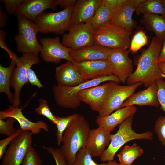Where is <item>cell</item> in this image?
Segmentation results:
<instances>
[{"label":"cell","instance_id":"2","mask_svg":"<svg viewBox=\"0 0 165 165\" xmlns=\"http://www.w3.org/2000/svg\"><path fill=\"white\" fill-rule=\"evenodd\" d=\"M89 123L82 115L76 114L63 134L61 149L68 165L75 162L81 149L86 148L90 130Z\"/></svg>","mask_w":165,"mask_h":165},{"label":"cell","instance_id":"8","mask_svg":"<svg viewBox=\"0 0 165 165\" xmlns=\"http://www.w3.org/2000/svg\"><path fill=\"white\" fill-rule=\"evenodd\" d=\"M38 55L32 53H24L16 64L11 80L10 86L14 91L13 105L19 106L21 103L20 94L23 87L28 82L27 70L39 63Z\"/></svg>","mask_w":165,"mask_h":165},{"label":"cell","instance_id":"36","mask_svg":"<svg viewBox=\"0 0 165 165\" xmlns=\"http://www.w3.org/2000/svg\"><path fill=\"white\" fill-rule=\"evenodd\" d=\"M154 130L159 141L165 146V116L158 118L155 122Z\"/></svg>","mask_w":165,"mask_h":165},{"label":"cell","instance_id":"6","mask_svg":"<svg viewBox=\"0 0 165 165\" xmlns=\"http://www.w3.org/2000/svg\"><path fill=\"white\" fill-rule=\"evenodd\" d=\"M74 6L68 7L57 12H43L39 15L34 21L38 32L57 35L64 34L71 25Z\"/></svg>","mask_w":165,"mask_h":165},{"label":"cell","instance_id":"9","mask_svg":"<svg viewBox=\"0 0 165 165\" xmlns=\"http://www.w3.org/2000/svg\"><path fill=\"white\" fill-rule=\"evenodd\" d=\"M110 88L107 100L101 111L99 116H105L111 114L120 108L123 103L140 86L138 82L131 85L121 86L114 81H109Z\"/></svg>","mask_w":165,"mask_h":165},{"label":"cell","instance_id":"3","mask_svg":"<svg viewBox=\"0 0 165 165\" xmlns=\"http://www.w3.org/2000/svg\"><path fill=\"white\" fill-rule=\"evenodd\" d=\"M111 81L119 83L121 82L116 76L112 75L88 80L73 86L55 85L53 88L54 97L56 104L60 107L66 109H75L81 105V101L77 96L79 92L98 86L102 82Z\"/></svg>","mask_w":165,"mask_h":165},{"label":"cell","instance_id":"17","mask_svg":"<svg viewBox=\"0 0 165 165\" xmlns=\"http://www.w3.org/2000/svg\"><path fill=\"white\" fill-rule=\"evenodd\" d=\"M145 0H126L115 10L109 22L132 31L136 27V23L132 18L133 13Z\"/></svg>","mask_w":165,"mask_h":165},{"label":"cell","instance_id":"25","mask_svg":"<svg viewBox=\"0 0 165 165\" xmlns=\"http://www.w3.org/2000/svg\"><path fill=\"white\" fill-rule=\"evenodd\" d=\"M147 30L154 32L156 37L162 42L165 37V16L155 14L143 15L140 20Z\"/></svg>","mask_w":165,"mask_h":165},{"label":"cell","instance_id":"18","mask_svg":"<svg viewBox=\"0 0 165 165\" xmlns=\"http://www.w3.org/2000/svg\"><path fill=\"white\" fill-rule=\"evenodd\" d=\"M102 0H77L74 6L71 25L90 22Z\"/></svg>","mask_w":165,"mask_h":165},{"label":"cell","instance_id":"35","mask_svg":"<svg viewBox=\"0 0 165 165\" xmlns=\"http://www.w3.org/2000/svg\"><path fill=\"white\" fill-rule=\"evenodd\" d=\"M41 159L35 148L32 145L29 148L22 165H41Z\"/></svg>","mask_w":165,"mask_h":165},{"label":"cell","instance_id":"34","mask_svg":"<svg viewBox=\"0 0 165 165\" xmlns=\"http://www.w3.org/2000/svg\"><path fill=\"white\" fill-rule=\"evenodd\" d=\"M6 119L5 121L0 119V134L9 136L14 133L16 130L14 127L16 120L12 117H8Z\"/></svg>","mask_w":165,"mask_h":165},{"label":"cell","instance_id":"13","mask_svg":"<svg viewBox=\"0 0 165 165\" xmlns=\"http://www.w3.org/2000/svg\"><path fill=\"white\" fill-rule=\"evenodd\" d=\"M129 51L124 49H112L107 60L112 69L113 74L123 83L133 72V62L129 57Z\"/></svg>","mask_w":165,"mask_h":165},{"label":"cell","instance_id":"43","mask_svg":"<svg viewBox=\"0 0 165 165\" xmlns=\"http://www.w3.org/2000/svg\"><path fill=\"white\" fill-rule=\"evenodd\" d=\"M77 0H57L58 6H60L65 9L68 7L74 6L75 5Z\"/></svg>","mask_w":165,"mask_h":165},{"label":"cell","instance_id":"26","mask_svg":"<svg viewBox=\"0 0 165 165\" xmlns=\"http://www.w3.org/2000/svg\"><path fill=\"white\" fill-rule=\"evenodd\" d=\"M16 66L15 61L11 60L10 65L8 67L0 65V92L5 93L9 102L13 104L14 95L11 92L10 87L11 78Z\"/></svg>","mask_w":165,"mask_h":165},{"label":"cell","instance_id":"12","mask_svg":"<svg viewBox=\"0 0 165 165\" xmlns=\"http://www.w3.org/2000/svg\"><path fill=\"white\" fill-rule=\"evenodd\" d=\"M40 42L42 47L40 55L44 61L58 64L62 59L74 61L70 54L71 49L64 46L58 36L42 38Z\"/></svg>","mask_w":165,"mask_h":165},{"label":"cell","instance_id":"38","mask_svg":"<svg viewBox=\"0 0 165 165\" xmlns=\"http://www.w3.org/2000/svg\"><path fill=\"white\" fill-rule=\"evenodd\" d=\"M23 132L20 128L18 129L16 132L13 134L8 136L6 138L1 139L0 140V159L3 157L5 152L6 151L8 145L17 136Z\"/></svg>","mask_w":165,"mask_h":165},{"label":"cell","instance_id":"20","mask_svg":"<svg viewBox=\"0 0 165 165\" xmlns=\"http://www.w3.org/2000/svg\"><path fill=\"white\" fill-rule=\"evenodd\" d=\"M58 6L57 0H24L15 14L34 22L37 16L46 9H55Z\"/></svg>","mask_w":165,"mask_h":165},{"label":"cell","instance_id":"29","mask_svg":"<svg viewBox=\"0 0 165 165\" xmlns=\"http://www.w3.org/2000/svg\"><path fill=\"white\" fill-rule=\"evenodd\" d=\"M144 151L135 143L130 146H125L117 155L120 163L125 165H131L134 161L141 156Z\"/></svg>","mask_w":165,"mask_h":165},{"label":"cell","instance_id":"15","mask_svg":"<svg viewBox=\"0 0 165 165\" xmlns=\"http://www.w3.org/2000/svg\"><path fill=\"white\" fill-rule=\"evenodd\" d=\"M110 88L108 82L81 90L77 96L81 102L87 104L92 110L99 112L107 99Z\"/></svg>","mask_w":165,"mask_h":165},{"label":"cell","instance_id":"21","mask_svg":"<svg viewBox=\"0 0 165 165\" xmlns=\"http://www.w3.org/2000/svg\"><path fill=\"white\" fill-rule=\"evenodd\" d=\"M112 135L100 127L90 129L86 148L92 157L101 156L110 144Z\"/></svg>","mask_w":165,"mask_h":165},{"label":"cell","instance_id":"32","mask_svg":"<svg viewBox=\"0 0 165 165\" xmlns=\"http://www.w3.org/2000/svg\"><path fill=\"white\" fill-rule=\"evenodd\" d=\"M76 114H72L64 117L57 116V122L56 125L57 128L56 137L57 145L62 143L63 136L64 131L71 121L76 116Z\"/></svg>","mask_w":165,"mask_h":165},{"label":"cell","instance_id":"42","mask_svg":"<svg viewBox=\"0 0 165 165\" xmlns=\"http://www.w3.org/2000/svg\"><path fill=\"white\" fill-rule=\"evenodd\" d=\"M6 34L5 31L0 29V46L2 48L5 49L8 53L11 60L14 61L16 63L18 61L19 58L17 56L9 50L6 46L4 43V38Z\"/></svg>","mask_w":165,"mask_h":165},{"label":"cell","instance_id":"7","mask_svg":"<svg viewBox=\"0 0 165 165\" xmlns=\"http://www.w3.org/2000/svg\"><path fill=\"white\" fill-rule=\"evenodd\" d=\"M18 34L14 40L17 51L24 53H32L38 55L42 50V46L38 41V32L35 22L22 16H18Z\"/></svg>","mask_w":165,"mask_h":165},{"label":"cell","instance_id":"23","mask_svg":"<svg viewBox=\"0 0 165 165\" xmlns=\"http://www.w3.org/2000/svg\"><path fill=\"white\" fill-rule=\"evenodd\" d=\"M112 49L94 45L78 50H71L70 54L73 61L77 62L106 60Z\"/></svg>","mask_w":165,"mask_h":165},{"label":"cell","instance_id":"16","mask_svg":"<svg viewBox=\"0 0 165 165\" xmlns=\"http://www.w3.org/2000/svg\"><path fill=\"white\" fill-rule=\"evenodd\" d=\"M23 108L12 105L8 108L0 111V119L13 118L18 122L23 131H30L34 134H38L42 130L46 132L49 131L48 126L45 122L40 120L34 122L27 118L22 113Z\"/></svg>","mask_w":165,"mask_h":165},{"label":"cell","instance_id":"40","mask_svg":"<svg viewBox=\"0 0 165 165\" xmlns=\"http://www.w3.org/2000/svg\"><path fill=\"white\" fill-rule=\"evenodd\" d=\"M158 85L157 96L160 109L165 112V81L162 79L156 81Z\"/></svg>","mask_w":165,"mask_h":165},{"label":"cell","instance_id":"49","mask_svg":"<svg viewBox=\"0 0 165 165\" xmlns=\"http://www.w3.org/2000/svg\"><path fill=\"white\" fill-rule=\"evenodd\" d=\"M165 165V164H164V165Z\"/></svg>","mask_w":165,"mask_h":165},{"label":"cell","instance_id":"45","mask_svg":"<svg viewBox=\"0 0 165 165\" xmlns=\"http://www.w3.org/2000/svg\"><path fill=\"white\" fill-rule=\"evenodd\" d=\"M158 63L164 62H165V37L163 40V44L159 55Z\"/></svg>","mask_w":165,"mask_h":165},{"label":"cell","instance_id":"27","mask_svg":"<svg viewBox=\"0 0 165 165\" xmlns=\"http://www.w3.org/2000/svg\"><path fill=\"white\" fill-rule=\"evenodd\" d=\"M116 9L109 5L105 0H102L101 4L97 10L90 21L94 32L101 25L109 22Z\"/></svg>","mask_w":165,"mask_h":165},{"label":"cell","instance_id":"22","mask_svg":"<svg viewBox=\"0 0 165 165\" xmlns=\"http://www.w3.org/2000/svg\"><path fill=\"white\" fill-rule=\"evenodd\" d=\"M157 92L158 85L156 82L146 89L133 93L123 103L119 108L135 105L158 107L160 104Z\"/></svg>","mask_w":165,"mask_h":165},{"label":"cell","instance_id":"14","mask_svg":"<svg viewBox=\"0 0 165 165\" xmlns=\"http://www.w3.org/2000/svg\"><path fill=\"white\" fill-rule=\"evenodd\" d=\"M73 63L83 80H88L113 74L107 60L87 61Z\"/></svg>","mask_w":165,"mask_h":165},{"label":"cell","instance_id":"33","mask_svg":"<svg viewBox=\"0 0 165 165\" xmlns=\"http://www.w3.org/2000/svg\"><path fill=\"white\" fill-rule=\"evenodd\" d=\"M39 105L35 109L36 113L39 115L46 117L53 124L56 125L57 122V117L52 112L47 101L42 98L39 100Z\"/></svg>","mask_w":165,"mask_h":165},{"label":"cell","instance_id":"1","mask_svg":"<svg viewBox=\"0 0 165 165\" xmlns=\"http://www.w3.org/2000/svg\"><path fill=\"white\" fill-rule=\"evenodd\" d=\"M162 46V42L155 36L152 38L148 47L138 57L136 70L126 80L128 85L141 82L147 88L165 78L157 62Z\"/></svg>","mask_w":165,"mask_h":165},{"label":"cell","instance_id":"10","mask_svg":"<svg viewBox=\"0 0 165 165\" xmlns=\"http://www.w3.org/2000/svg\"><path fill=\"white\" fill-rule=\"evenodd\" d=\"M68 31L63 35L61 43L72 50L94 45L90 22L71 25Z\"/></svg>","mask_w":165,"mask_h":165},{"label":"cell","instance_id":"41","mask_svg":"<svg viewBox=\"0 0 165 165\" xmlns=\"http://www.w3.org/2000/svg\"><path fill=\"white\" fill-rule=\"evenodd\" d=\"M27 79L29 82L33 86H37L39 89L43 87V86L38 77L35 71L31 68L27 70Z\"/></svg>","mask_w":165,"mask_h":165},{"label":"cell","instance_id":"4","mask_svg":"<svg viewBox=\"0 0 165 165\" xmlns=\"http://www.w3.org/2000/svg\"><path fill=\"white\" fill-rule=\"evenodd\" d=\"M132 31L122 27L106 23L94 32V45L111 49H127L130 46Z\"/></svg>","mask_w":165,"mask_h":165},{"label":"cell","instance_id":"11","mask_svg":"<svg viewBox=\"0 0 165 165\" xmlns=\"http://www.w3.org/2000/svg\"><path fill=\"white\" fill-rule=\"evenodd\" d=\"M33 134L23 131L9 144L3 156L1 165H21L32 142Z\"/></svg>","mask_w":165,"mask_h":165},{"label":"cell","instance_id":"37","mask_svg":"<svg viewBox=\"0 0 165 165\" xmlns=\"http://www.w3.org/2000/svg\"><path fill=\"white\" fill-rule=\"evenodd\" d=\"M44 148L52 155L55 161L56 165H68L61 148L51 147H44Z\"/></svg>","mask_w":165,"mask_h":165},{"label":"cell","instance_id":"48","mask_svg":"<svg viewBox=\"0 0 165 165\" xmlns=\"http://www.w3.org/2000/svg\"><path fill=\"white\" fill-rule=\"evenodd\" d=\"M164 159H165V155L164 156Z\"/></svg>","mask_w":165,"mask_h":165},{"label":"cell","instance_id":"44","mask_svg":"<svg viewBox=\"0 0 165 165\" xmlns=\"http://www.w3.org/2000/svg\"><path fill=\"white\" fill-rule=\"evenodd\" d=\"M0 27H4L6 25L8 19L7 14L3 10L2 7H0Z\"/></svg>","mask_w":165,"mask_h":165},{"label":"cell","instance_id":"39","mask_svg":"<svg viewBox=\"0 0 165 165\" xmlns=\"http://www.w3.org/2000/svg\"><path fill=\"white\" fill-rule=\"evenodd\" d=\"M5 4V8L9 15L15 13L24 0H1Z\"/></svg>","mask_w":165,"mask_h":165},{"label":"cell","instance_id":"46","mask_svg":"<svg viewBox=\"0 0 165 165\" xmlns=\"http://www.w3.org/2000/svg\"><path fill=\"white\" fill-rule=\"evenodd\" d=\"M158 65L160 70L165 76V62L158 63Z\"/></svg>","mask_w":165,"mask_h":165},{"label":"cell","instance_id":"31","mask_svg":"<svg viewBox=\"0 0 165 165\" xmlns=\"http://www.w3.org/2000/svg\"><path fill=\"white\" fill-rule=\"evenodd\" d=\"M148 37L142 30H139L136 32L130 40L129 51L135 53L143 46L147 45Z\"/></svg>","mask_w":165,"mask_h":165},{"label":"cell","instance_id":"47","mask_svg":"<svg viewBox=\"0 0 165 165\" xmlns=\"http://www.w3.org/2000/svg\"><path fill=\"white\" fill-rule=\"evenodd\" d=\"M113 165H125L123 164L120 163H118L116 161H114ZM131 165H133L132 164Z\"/></svg>","mask_w":165,"mask_h":165},{"label":"cell","instance_id":"5","mask_svg":"<svg viewBox=\"0 0 165 165\" xmlns=\"http://www.w3.org/2000/svg\"><path fill=\"white\" fill-rule=\"evenodd\" d=\"M133 116L130 117L119 125L117 132L112 134L107 148L100 157L103 163L113 160L114 157L119 149L124 145L134 140H151L153 133L150 131L137 133L132 129Z\"/></svg>","mask_w":165,"mask_h":165},{"label":"cell","instance_id":"24","mask_svg":"<svg viewBox=\"0 0 165 165\" xmlns=\"http://www.w3.org/2000/svg\"><path fill=\"white\" fill-rule=\"evenodd\" d=\"M55 77L57 84L67 86H75L84 81L73 62L69 61L56 68Z\"/></svg>","mask_w":165,"mask_h":165},{"label":"cell","instance_id":"19","mask_svg":"<svg viewBox=\"0 0 165 165\" xmlns=\"http://www.w3.org/2000/svg\"><path fill=\"white\" fill-rule=\"evenodd\" d=\"M137 108L134 105H130L119 109L114 112L105 116H98L96 122L99 127L111 133L117 125H120L130 117L133 116Z\"/></svg>","mask_w":165,"mask_h":165},{"label":"cell","instance_id":"30","mask_svg":"<svg viewBox=\"0 0 165 165\" xmlns=\"http://www.w3.org/2000/svg\"><path fill=\"white\" fill-rule=\"evenodd\" d=\"M90 151L84 148L79 150L76 155L75 160L71 165H113V161L98 164L93 160Z\"/></svg>","mask_w":165,"mask_h":165},{"label":"cell","instance_id":"28","mask_svg":"<svg viewBox=\"0 0 165 165\" xmlns=\"http://www.w3.org/2000/svg\"><path fill=\"white\" fill-rule=\"evenodd\" d=\"M135 12L138 15L155 14L165 16V0H145Z\"/></svg>","mask_w":165,"mask_h":165}]
</instances>
